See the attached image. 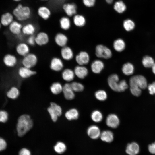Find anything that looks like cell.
Instances as JSON below:
<instances>
[{
    "label": "cell",
    "instance_id": "cell-6",
    "mask_svg": "<svg viewBox=\"0 0 155 155\" xmlns=\"http://www.w3.org/2000/svg\"><path fill=\"white\" fill-rule=\"evenodd\" d=\"M47 111L53 122H56L57 120L58 117L60 116L62 113L61 107L53 102L51 103L50 106L48 108Z\"/></svg>",
    "mask_w": 155,
    "mask_h": 155
},
{
    "label": "cell",
    "instance_id": "cell-54",
    "mask_svg": "<svg viewBox=\"0 0 155 155\" xmlns=\"http://www.w3.org/2000/svg\"><path fill=\"white\" fill-rule=\"evenodd\" d=\"M39 0L42 1H48L49 0Z\"/></svg>",
    "mask_w": 155,
    "mask_h": 155
},
{
    "label": "cell",
    "instance_id": "cell-40",
    "mask_svg": "<svg viewBox=\"0 0 155 155\" xmlns=\"http://www.w3.org/2000/svg\"><path fill=\"white\" fill-rule=\"evenodd\" d=\"M54 148L55 152L58 154H61L65 151L66 146L64 143L58 142L54 146Z\"/></svg>",
    "mask_w": 155,
    "mask_h": 155
},
{
    "label": "cell",
    "instance_id": "cell-13",
    "mask_svg": "<svg viewBox=\"0 0 155 155\" xmlns=\"http://www.w3.org/2000/svg\"><path fill=\"white\" fill-rule=\"evenodd\" d=\"M54 40L56 45L61 48L67 46L68 42L67 36L61 32L57 33L55 36Z\"/></svg>",
    "mask_w": 155,
    "mask_h": 155
},
{
    "label": "cell",
    "instance_id": "cell-11",
    "mask_svg": "<svg viewBox=\"0 0 155 155\" xmlns=\"http://www.w3.org/2000/svg\"><path fill=\"white\" fill-rule=\"evenodd\" d=\"M16 53L19 55L24 57L29 53V46L26 42H21L18 43L15 47Z\"/></svg>",
    "mask_w": 155,
    "mask_h": 155
},
{
    "label": "cell",
    "instance_id": "cell-30",
    "mask_svg": "<svg viewBox=\"0 0 155 155\" xmlns=\"http://www.w3.org/2000/svg\"><path fill=\"white\" fill-rule=\"evenodd\" d=\"M60 28L63 30H67L69 29L71 26V21L68 16H62L59 20Z\"/></svg>",
    "mask_w": 155,
    "mask_h": 155
},
{
    "label": "cell",
    "instance_id": "cell-50",
    "mask_svg": "<svg viewBox=\"0 0 155 155\" xmlns=\"http://www.w3.org/2000/svg\"><path fill=\"white\" fill-rule=\"evenodd\" d=\"M148 150L151 153L155 154V142L148 146Z\"/></svg>",
    "mask_w": 155,
    "mask_h": 155
},
{
    "label": "cell",
    "instance_id": "cell-9",
    "mask_svg": "<svg viewBox=\"0 0 155 155\" xmlns=\"http://www.w3.org/2000/svg\"><path fill=\"white\" fill-rule=\"evenodd\" d=\"M36 44L40 46H45L48 44L49 38L48 34L44 32H40L35 36Z\"/></svg>",
    "mask_w": 155,
    "mask_h": 155
},
{
    "label": "cell",
    "instance_id": "cell-44",
    "mask_svg": "<svg viewBox=\"0 0 155 155\" xmlns=\"http://www.w3.org/2000/svg\"><path fill=\"white\" fill-rule=\"evenodd\" d=\"M8 115L7 112L4 110L0 111V122L4 123L8 119Z\"/></svg>",
    "mask_w": 155,
    "mask_h": 155
},
{
    "label": "cell",
    "instance_id": "cell-34",
    "mask_svg": "<svg viewBox=\"0 0 155 155\" xmlns=\"http://www.w3.org/2000/svg\"><path fill=\"white\" fill-rule=\"evenodd\" d=\"M79 113L78 111L75 108L71 109L66 112L65 116L69 120H75L79 117Z\"/></svg>",
    "mask_w": 155,
    "mask_h": 155
},
{
    "label": "cell",
    "instance_id": "cell-1",
    "mask_svg": "<svg viewBox=\"0 0 155 155\" xmlns=\"http://www.w3.org/2000/svg\"><path fill=\"white\" fill-rule=\"evenodd\" d=\"M130 90L135 96H139L141 93V90L147 87L148 84L146 78L143 75L137 74L131 76L129 80Z\"/></svg>",
    "mask_w": 155,
    "mask_h": 155
},
{
    "label": "cell",
    "instance_id": "cell-19",
    "mask_svg": "<svg viewBox=\"0 0 155 155\" xmlns=\"http://www.w3.org/2000/svg\"><path fill=\"white\" fill-rule=\"evenodd\" d=\"M38 15L44 20L49 19L51 15L50 9L45 6H42L39 7L37 10Z\"/></svg>",
    "mask_w": 155,
    "mask_h": 155
},
{
    "label": "cell",
    "instance_id": "cell-53",
    "mask_svg": "<svg viewBox=\"0 0 155 155\" xmlns=\"http://www.w3.org/2000/svg\"><path fill=\"white\" fill-rule=\"evenodd\" d=\"M13 0L16 2H18V1H20L21 0Z\"/></svg>",
    "mask_w": 155,
    "mask_h": 155
},
{
    "label": "cell",
    "instance_id": "cell-28",
    "mask_svg": "<svg viewBox=\"0 0 155 155\" xmlns=\"http://www.w3.org/2000/svg\"><path fill=\"white\" fill-rule=\"evenodd\" d=\"M122 71L123 73L127 76H130L133 75L135 72V68L133 64L128 62L123 65Z\"/></svg>",
    "mask_w": 155,
    "mask_h": 155
},
{
    "label": "cell",
    "instance_id": "cell-20",
    "mask_svg": "<svg viewBox=\"0 0 155 155\" xmlns=\"http://www.w3.org/2000/svg\"><path fill=\"white\" fill-rule=\"evenodd\" d=\"M62 91L65 98L67 100H71L75 97L74 91L73 90L71 84L65 83L63 86Z\"/></svg>",
    "mask_w": 155,
    "mask_h": 155
},
{
    "label": "cell",
    "instance_id": "cell-38",
    "mask_svg": "<svg viewBox=\"0 0 155 155\" xmlns=\"http://www.w3.org/2000/svg\"><path fill=\"white\" fill-rule=\"evenodd\" d=\"M91 117L93 121L95 122L98 123L102 121L103 116L102 113L100 111L96 110L92 112Z\"/></svg>",
    "mask_w": 155,
    "mask_h": 155
},
{
    "label": "cell",
    "instance_id": "cell-3",
    "mask_svg": "<svg viewBox=\"0 0 155 155\" xmlns=\"http://www.w3.org/2000/svg\"><path fill=\"white\" fill-rule=\"evenodd\" d=\"M13 14L18 21H24L30 18L32 11L29 6L19 4L13 10Z\"/></svg>",
    "mask_w": 155,
    "mask_h": 155
},
{
    "label": "cell",
    "instance_id": "cell-49",
    "mask_svg": "<svg viewBox=\"0 0 155 155\" xmlns=\"http://www.w3.org/2000/svg\"><path fill=\"white\" fill-rule=\"evenodd\" d=\"M19 155H31V154L29 150L24 148L20 150L19 153Z\"/></svg>",
    "mask_w": 155,
    "mask_h": 155
},
{
    "label": "cell",
    "instance_id": "cell-15",
    "mask_svg": "<svg viewBox=\"0 0 155 155\" xmlns=\"http://www.w3.org/2000/svg\"><path fill=\"white\" fill-rule=\"evenodd\" d=\"M60 55L62 59L66 61L71 60L74 56L72 50L70 47L67 46L61 48Z\"/></svg>",
    "mask_w": 155,
    "mask_h": 155
},
{
    "label": "cell",
    "instance_id": "cell-21",
    "mask_svg": "<svg viewBox=\"0 0 155 155\" xmlns=\"http://www.w3.org/2000/svg\"><path fill=\"white\" fill-rule=\"evenodd\" d=\"M101 133L99 128L96 125L90 126L87 130L88 135L93 139H96L100 137Z\"/></svg>",
    "mask_w": 155,
    "mask_h": 155
},
{
    "label": "cell",
    "instance_id": "cell-14",
    "mask_svg": "<svg viewBox=\"0 0 155 155\" xmlns=\"http://www.w3.org/2000/svg\"><path fill=\"white\" fill-rule=\"evenodd\" d=\"M106 123L108 127L115 128L117 127L119 125L120 121L119 117L116 115L111 114L107 116Z\"/></svg>",
    "mask_w": 155,
    "mask_h": 155
},
{
    "label": "cell",
    "instance_id": "cell-17",
    "mask_svg": "<svg viewBox=\"0 0 155 155\" xmlns=\"http://www.w3.org/2000/svg\"><path fill=\"white\" fill-rule=\"evenodd\" d=\"M75 59L76 62L79 65H83L89 63L90 57L87 53L82 51L76 56Z\"/></svg>",
    "mask_w": 155,
    "mask_h": 155
},
{
    "label": "cell",
    "instance_id": "cell-35",
    "mask_svg": "<svg viewBox=\"0 0 155 155\" xmlns=\"http://www.w3.org/2000/svg\"><path fill=\"white\" fill-rule=\"evenodd\" d=\"M63 86L59 82H55L52 83L50 87L51 92L54 94H58L62 91Z\"/></svg>",
    "mask_w": 155,
    "mask_h": 155
},
{
    "label": "cell",
    "instance_id": "cell-2",
    "mask_svg": "<svg viewBox=\"0 0 155 155\" xmlns=\"http://www.w3.org/2000/svg\"><path fill=\"white\" fill-rule=\"evenodd\" d=\"M33 122L30 116L24 114L18 118L16 126L18 135L22 137L27 133L32 127Z\"/></svg>",
    "mask_w": 155,
    "mask_h": 155
},
{
    "label": "cell",
    "instance_id": "cell-16",
    "mask_svg": "<svg viewBox=\"0 0 155 155\" xmlns=\"http://www.w3.org/2000/svg\"><path fill=\"white\" fill-rule=\"evenodd\" d=\"M22 26L19 22L14 20L9 26V30L12 34L18 36L22 33Z\"/></svg>",
    "mask_w": 155,
    "mask_h": 155
},
{
    "label": "cell",
    "instance_id": "cell-12",
    "mask_svg": "<svg viewBox=\"0 0 155 155\" xmlns=\"http://www.w3.org/2000/svg\"><path fill=\"white\" fill-rule=\"evenodd\" d=\"M62 8L64 12L68 17H71L76 14L77 7L76 5L74 3H65L63 4Z\"/></svg>",
    "mask_w": 155,
    "mask_h": 155
},
{
    "label": "cell",
    "instance_id": "cell-26",
    "mask_svg": "<svg viewBox=\"0 0 155 155\" xmlns=\"http://www.w3.org/2000/svg\"><path fill=\"white\" fill-rule=\"evenodd\" d=\"M13 15L10 13L7 12L1 16L0 22L1 25L4 26H9L14 21Z\"/></svg>",
    "mask_w": 155,
    "mask_h": 155
},
{
    "label": "cell",
    "instance_id": "cell-46",
    "mask_svg": "<svg viewBox=\"0 0 155 155\" xmlns=\"http://www.w3.org/2000/svg\"><path fill=\"white\" fill-rule=\"evenodd\" d=\"M26 43L29 46H33L35 44V36H28L26 40Z\"/></svg>",
    "mask_w": 155,
    "mask_h": 155
},
{
    "label": "cell",
    "instance_id": "cell-18",
    "mask_svg": "<svg viewBox=\"0 0 155 155\" xmlns=\"http://www.w3.org/2000/svg\"><path fill=\"white\" fill-rule=\"evenodd\" d=\"M119 82V76L116 74L110 75L108 78V85L113 91L118 92V85Z\"/></svg>",
    "mask_w": 155,
    "mask_h": 155
},
{
    "label": "cell",
    "instance_id": "cell-7",
    "mask_svg": "<svg viewBox=\"0 0 155 155\" xmlns=\"http://www.w3.org/2000/svg\"><path fill=\"white\" fill-rule=\"evenodd\" d=\"M49 67L52 71L59 72L62 71L63 69L64 64L61 59L55 57H53L51 59Z\"/></svg>",
    "mask_w": 155,
    "mask_h": 155
},
{
    "label": "cell",
    "instance_id": "cell-41",
    "mask_svg": "<svg viewBox=\"0 0 155 155\" xmlns=\"http://www.w3.org/2000/svg\"><path fill=\"white\" fill-rule=\"evenodd\" d=\"M95 96L97 100L101 101H104L107 97L106 92L103 90H99L96 91Z\"/></svg>",
    "mask_w": 155,
    "mask_h": 155
},
{
    "label": "cell",
    "instance_id": "cell-55",
    "mask_svg": "<svg viewBox=\"0 0 155 155\" xmlns=\"http://www.w3.org/2000/svg\"><path fill=\"white\" fill-rule=\"evenodd\" d=\"M1 23H0V29L1 28Z\"/></svg>",
    "mask_w": 155,
    "mask_h": 155
},
{
    "label": "cell",
    "instance_id": "cell-43",
    "mask_svg": "<svg viewBox=\"0 0 155 155\" xmlns=\"http://www.w3.org/2000/svg\"><path fill=\"white\" fill-rule=\"evenodd\" d=\"M128 87V85L126 81L122 80L119 81L118 85V92L125 91Z\"/></svg>",
    "mask_w": 155,
    "mask_h": 155
},
{
    "label": "cell",
    "instance_id": "cell-10",
    "mask_svg": "<svg viewBox=\"0 0 155 155\" xmlns=\"http://www.w3.org/2000/svg\"><path fill=\"white\" fill-rule=\"evenodd\" d=\"M17 73L20 78L24 79L29 78L36 74L35 71L22 66L18 68Z\"/></svg>",
    "mask_w": 155,
    "mask_h": 155
},
{
    "label": "cell",
    "instance_id": "cell-24",
    "mask_svg": "<svg viewBox=\"0 0 155 155\" xmlns=\"http://www.w3.org/2000/svg\"><path fill=\"white\" fill-rule=\"evenodd\" d=\"M61 76L64 81L70 82L73 80L75 75L73 71L70 69L67 68L62 71Z\"/></svg>",
    "mask_w": 155,
    "mask_h": 155
},
{
    "label": "cell",
    "instance_id": "cell-29",
    "mask_svg": "<svg viewBox=\"0 0 155 155\" xmlns=\"http://www.w3.org/2000/svg\"><path fill=\"white\" fill-rule=\"evenodd\" d=\"M155 63L154 58L149 55H144L142 59V64L143 66L146 68H151Z\"/></svg>",
    "mask_w": 155,
    "mask_h": 155
},
{
    "label": "cell",
    "instance_id": "cell-48",
    "mask_svg": "<svg viewBox=\"0 0 155 155\" xmlns=\"http://www.w3.org/2000/svg\"><path fill=\"white\" fill-rule=\"evenodd\" d=\"M7 147V144L3 138L0 137V152L5 150Z\"/></svg>",
    "mask_w": 155,
    "mask_h": 155
},
{
    "label": "cell",
    "instance_id": "cell-23",
    "mask_svg": "<svg viewBox=\"0 0 155 155\" xmlns=\"http://www.w3.org/2000/svg\"><path fill=\"white\" fill-rule=\"evenodd\" d=\"M73 71L75 75L81 79L85 78L88 74L87 69L83 65H78L75 66Z\"/></svg>",
    "mask_w": 155,
    "mask_h": 155
},
{
    "label": "cell",
    "instance_id": "cell-32",
    "mask_svg": "<svg viewBox=\"0 0 155 155\" xmlns=\"http://www.w3.org/2000/svg\"><path fill=\"white\" fill-rule=\"evenodd\" d=\"M100 137L102 141L110 143L113 140L114 135L111 131L105 130L101 133Z\"/></svg>",
    "mask_w": 155,
    "mask_h": 155
},
{
    "label": "cell",
    "instance_id": "cell-8",
    "mask_svg": "<svg viewBox=\"0 0 155 155\" xmlns=\"http://www.w3.org/2000/svg\"><path fill=\"white\" fill-rule=\"evenodd\" d=\"M4 65L9 68H13L16 66L18 63L17 57L11 53H7L4 55L3 58Z\"/></svg>",
    "mask_w": 155,
    "mask_h": 155
},
{
    "label": "cell",
    "instance_id": "cell-52",
    "mask_svg": "<svg viewBox=\"0 0 155 155\" xmlns=\"http://www.w3.org/2000/svg\"><path fill=\"white\" fill-rule=\"evenodd\" d=\"M113 0H105L106 2L108 4H111Z\"/></svg>",
    "mask_w": 155,
    "mask_h": 155
},
{
    "label": "cell",
    "instance_id": "cell-51",
    "mask_svg": "<svg viewBox=\"0 0 155 155\" xmlns=\"http://www.w3.org/2000/svg\"><path fill=\"white\" fill-rule=\"evenodd\" d=\"M151 68L152 73L155 75V63Z\"/></svg>",
    "mask_w": 155,
    "mask_h": 155
},
{
    "label": "cell",
    "instance_id": "cell-36",
    "mask_svg": "<svg viewBox=\"0 0 155 155\" xmlns=\"http://www.w3.org/2000/svg\"><path fill=\"white\" fill-rule=\"evenodd\" d=\"M113 8L117 13H121L126 10V7L124 3L121 1H117L115 3Z\"/></svg>",
    "mask_w": 155,
    "mask_h": 155
},
{
    "label": "cell",
    "instance_id": "cell-42",
    "mask_svg": "<svg viewBox=\"0 0 155 155\" xmlns=\"http://www.w3.org/2000/svg\"><path fill=\"white\" fill-rule=\"evenodd\" d=\"M70 84L71 88L74 92H81L84 89V87L83 85L80 82H73Z\"/></svg>",
    "mask_w": 155,
    "mask_h": 155
},
{
    "label": "cell",
    "instance_id": "cell-4",
    "mask_svg": "<svg viewBox=\"0 0 155 155\" xmlns=\"http://www.w3.org/2000/svg\"><path fill=\"white\" fill-rule=\"evenodd\" d=\"M38 61L35 54L30 53L23 57L21 62L22 66L32 69L37 64Z\"/></svg>",
    "mask_w": 155,
    "mask_h": 155
},
{
    "label": "cell",
    "instance_id": "cell-47",
    "mask_svg": "<svg viewBox=\"0 0 155 155\" xmlns=\"http://www.w3.org/2000/svg\"><path fill=\"white\" fill-rule=\"evenodd\" d=\"M84 4L88 7H91L94 5L95 0H82Z\"/></svg>",
    "mask_w": 155,
    "mask_h": 155
},
{
    "label": "cell",
    "instance_id": "cell-37",
    "mask_svg": "<svg viewBox=\"0 0 155 155\" xmlns=\"http://www.w3.org/2000/svg\"><path fill=\"white\" fill-rule=\"evenodd\" d=\"M123 26L124 29L126 31L130 32L134 29L135 24L134 22L132 20L127 19L124 21Z\"/></svg>",
    "mask_w": 155,
    "mask_h": 155
},
{
    "label": "cell",
    "instance_id": "cell-45",
    "mask_svg": "<svg viewBox=\"0 0 155 155\" xmlns=\"http://www.w3.org/2000/svg\"><path fill=\"white\" fill-rule=\"evenodd\" d=\"M149 93L151 95L155 94V81L148 85L147 87Z\"/></svg>",
    "mask_w": 155,
    "mask_h": 155
},
{
    "label": "cell",
    "instance_id": "cell-31",
    "mask_svg": "<svg viewBox=\"0 0 155 155\" xmlns=\"http://www.w3.org/2000/svg\"><path fill=\"white\" fill-rule=\"evenodd\" d=\"M114 49L118 52L123 51L126 47V44L124 41L121 38H118L115 40L113 43Z\"/></svg>",
    "mask_w": 155,
    "mask_h": 155
},
{
    "label": "cell",
    "instance_id": "cell-25",
    "mask_svg": "<svg viewBox=\"0 0 155 155\" xmlns=\"http://www.w3.org/2000/svg\"><path fill=\"white\" fill-rule=\"evenodd\" d=\"M104 67V63L102 61L99 60H96L94 61L91 65L92 71L95 74L100 73Z\"/></svg>",
    "mask_w": 155,
    "mask_h": 155
},
{
    "label": "cell",
    "instance_id": "cell-5",
    "mask_svg": "<svg viewBox=\"0 0 155 155\" xmlns=\"http://www.w3.org/2000/svg\"><path fill=\"white\" fill-rule=\"evenodd\" d=\"M95 54L97 57L105 59H108L112 56L111 50L106 46L102 44H99L96 46Z\"/></svg>",
    "mask_w": 155,
    "mask_h": 155
},
{
    "label": "cell",
    "instance_id": "cell-33",
    "mask_svg": "<svg viewBox=\"0 0 155 155\" xmlns=\"http://www.w3.org/2000/svg\"><path fill=\"white\" fill-rule=\"evenodd\" d=\"M73 21L75 25L78 27L83 26L86 23L85 18L83 16L78 14H75L74 16Z\"/></svg>",
    "mask_w": 155,
    "mask_h": 155
},
{
    "label": "cell",
    "instance_id": "cell-22",
    "mask_svg": "<svg viewBox=\"0 0 155 155\" xmlns=\"http://www.w3.org/2000/svg\"><path fill=\"white\" fill-rule=\"evenodd\" d=\"M36 30L35 25L31 23H28L22 26V33L24 35L29 36L34 35Z\"/></svg>",
    "mask_w": 155,
    "mask_h": 155
},
{
    "label": "cell",
    "instance_id": "cell-39",
    "mask_svg": "<svg viewBox=\"0 0 155 155\" xmlns=\"http://www.w3.org/2000/svg\"><path fill=\"white\" fill-rule=\"evenodd\" d=\"M19 94V91L18 89L16 87H12L7 92V96L12 99L16 98Z\"/></svg>",
    "mask_w": 155,
    "mask_h": 155
},
{
    "label": "cell",
    "instance_id": "cell-27",
    "mask_svg": "<svg viewBox=\"0 0 155 155\" xmlns=\"http://www.w3.org/2000/svg\"><path fill=\"white\" fill-rule=\"evenodd\" d=\"M139 146L137 143L133 142L127 144L126 152L129 155H136L139 152Z\"/></svg>",
    "mask_w": 155,
    "mask_h": 155
}]
</instances>
